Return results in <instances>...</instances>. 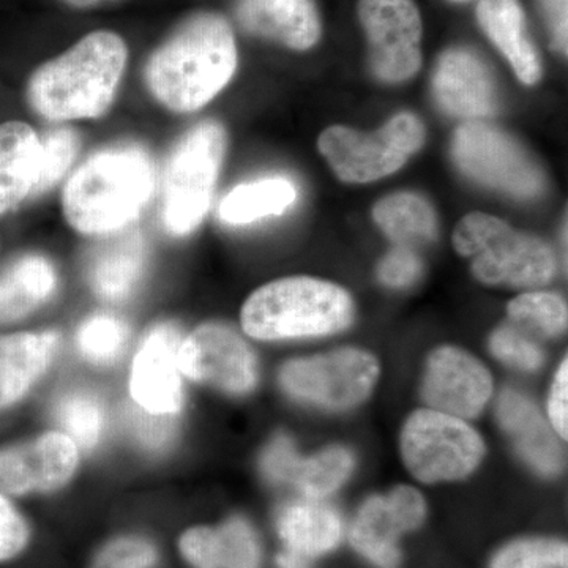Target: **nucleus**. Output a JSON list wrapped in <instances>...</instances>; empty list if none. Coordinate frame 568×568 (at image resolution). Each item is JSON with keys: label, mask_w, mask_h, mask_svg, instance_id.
Instances as JSON below:
<instances>
[{"label": "nucleus", "mask_w": 568, "mask_h": 568, "mask_svg": "<svg viewBox=\"0 0 568 568\" xmlns=\"http://www.w3.org/2000/svg\"><path fill=\"white\" fill-rule=\"evenodd\" d=\"M235 69L237 44L230 22L203 11L183 21L152 52L144 81L162 106L186 114L211 103L233 80Z\"/></svg>", "instance_id": "1"}, {"label": "nucleus", "mask_w": 568, "mask_h": 568, "mask_svg": "<svg viewBox=\"0 0 568 568\" xmlns=\"http://www.w3.org/2000/svg\"><path fill=\"white\" fill-rule=\"evenodd\" d=\"M129 50L121 36L89 33L69 51L39 67L29 80L32 110L52 122L102 118L114 102Z\"/></svg>", "instance_id": "2"}, {"label": "nucleus", "mask_w": 568, "mask_h": 568, "mask_svg": "<svg viewBox=\"0 0 568 568\" xmlns=\"http://www.w3.org/2000/svg\"><path fill=\"white\" fill-rule=\"evenodd\" d=\"M155 168L138 144L93 153L70 175L62 193L63 215L78 233L106 235L125 230L151 201Z\"/></svg>", "instance_id": "3"}, {"label": "nucleus", "mask_w": 568, "mask_h": 568, "mask_svg": "<svg viewBox=\"0 0 568 568\" xmlns=\"http://www.w3.org/2000/svg\"><path fill=\"white\" fill-rule=\"evenodd\" d=\"M354 304L343 287L310 276L276 280L254 291L242 308V327L256 339L336 334L349 327Z\"/></svg>", "instance_id": "4"}, {"label": "nucleus", "mask_w": 568, "mask_h": 568, "mask_svg": "<svg viewBox=\"0 0 568 568\" xmlns=\"http://www.w3.org/2000/svg\"><path fill=\"white\" fill-rule=\"evenodd\" d=\"M226 132L203 121L179 138L164 164L162 223L175 237L192 234L211 207L213 190L226 153Z\"/></svg>", "instance_id": "5"}, {"label": "nucleus", "mask_w": 568, "mask_h": 568, "mask_svg": "<svg viewBox=\"0 0 568 568\" xmlns=\"http://www.w3.org/2000/svg\"><path fill=\"white\" fill-rule=\"evenodd\" d=\"M454 246L473 260V274L485 284L538 287L556 272L555 254L541 239L518 233L488 213L462 219L454 231Z\"/></svg>", "instance_id": "6"}, {"label": "nucleus", "mask_w": 568, "mask_h": 568, "mask_svg": "<svg viewBox=\"0 0 568 568\" xmlns=\"http://www.w3.org/2000/svg\"><path fill=\"white\" fill-rule=\"evenodd\" d=\"M424 142V123L402 112L375 133L331 126L320 136V152L343 182L368 183L396 173Z\"/></svg>", "instance_id": "7"}, {"label": "nucleus", "mask_w": 568, "mask_h": 568, "mask_svg": "<svg viewBox=\"0 0 568 568\" xmlns=\"http://www.w3.org/2000/svg\"><path fill=\"white\" fill-rule=\"evenodd\" d=\"M402 454L414 477L440 484L469 476L484 459L485 444L463 418L420 409L403 428Z\"/></svg>", "instance_id": "8"}, {"label": "nucleus", "mask_w": 568, "mask_h": 568, "mask_svg": "<svg viewBox=\"0 0 568 568\" xmlns=\"http://www.w3.org/2000/svg\"><path fill=\"white\" fill-rule=\"evenodd\" d=\"M379 365L372 354L339 349L287 362L280 372L282 387L294 398L325 409H349L372 394Z\"/></svg>", "instance_id": "9"}, {"label": "nucleus", "mask_w": 568, "mask_h": 568, "mask_svg": "<svg viewBox=\"0 0 568 568\" xmlns=\"http://www.w3.org/2000/svg\"><path fill=\"white\" fill-rule=\"evenodd\" d=\"M454 159L474 181L518 197L544 190V174L525 149L503 130L470 121L454 136Z\"/></svg>", "instance_id": "10"}, {"label": "nucleus", "mask_w": 568, "mask_h": 568, "mask_svg": "<svg viewBox=\"0 0 568 568\" xmlns=\"http://www.w3.org/2000/svg\"><path fill=\"white\" fill-rule=\"evenodd\" d=\"M369 67L381 81L410 80L422 65L420 10L414 0H358Z\"/></svg>", "instance_id": "11"}, {"label": "nucleus", "mask_w": 568, "mask_h": 568, "mask_svg": "<svg viewBox=\"0 0 568 568\" xmlns=\"http://www.w3.org/2000/svg\"><path fill=\"white\" fill-rule=\"evenodd\" d=\"M179 365L183 375L227 394H246L257 381L252 347L223 324L201 325L183 338Z\"/></svg>", "instance_id": "12"}, {"label": "nucleus", "mask_w": 568, "mask_h": 568, "mask_svg": "<svg viewBox=\"0 0 568 568\" xmlns=\"http://www.w3.org/2000/svg\"><path fill=\"white\" fill-rule=\"evenodd\" d=\"M77 444L63 433H47L0 450V495L51 493L77 473Z\"/></svg>", "instance_id": "13"}, {"label": "nucleus", "mask_w": 568, "mask_h": 568, "mask_svg": "<svg viewBox=\"0 0 568 568\" xmlns=\"http://www.w3.org/2000/svg\"><path fill=\"white\" fill-rule=\"evenodd\" d=\"M425 511L424 497L410 487L392 489L387 496L369 497L355 518L351 544L376 567L396 568L399 536L418 528Z\"/></svg>", "instance_id": "14"}, {"label": "nucleus", "mask_w": 568, "mask_h": 568, "mask_svg": "<svg viewBox=\"0 0 568 568\" xmlns=\"http://www.w3.org/2000/svg\"><path fill=\"white\" fill-rule=\"evenodd\" d=\"M181 331L173 323L153 325L142 339L133 361L130 392L145 413L174 416L181 410Z\"/></svg>", "instance_id": "15"}, {"label": "nucleus", "mask_w": 568, "mask_h": 568, "mask_svg": "<svg viewBox=\"0 0 568 568\" xmlns=\"http://www.w3.org/2000/svg\"><path fill=\"white\" fill-rule=\"evenodd\" d=\"M491 394V375L473 355L457 347H440L429 355L422 396L432 409L473 418L480 414Z\"/></svg>", "instance_id": "16"}, {"label": "nucleus", "mask_w": 568, "mask_h": 568, "mask_svg": "<svg viewBox=\"0 0 568 568\" xmlns=\"http://www.w3.org/2000/svg\"><path fill=\"white\" fill-rule=\"evenodd\" d=\"M261 469L272 484L293 485L310 499H323L345 484L354 458L343 447H328L302 458L290 437L278 436L265 448Z\"/></svg>", "instance_id": "17"}, {"label": "nucleus", "mask_w": 568, "mask_h": 568, "mask_svg": "<svg viewBox=\"0 0 568 568\" xmlns=\"http://www.w3.org/2000/svg\"><path fill=\"white\" fill-rule=\"evenodd\" d=\"M433 88L439 106L457 118L476 121L496 111L497 95L491 71L476 52L465 48H454L440 55Z\"/></svg>", "instance_id": "18"}, {"label": "nucleus", "mask_w": 568, "mask_h": 568, "mask_svg": "<svg viewBox=\"0 0 568 568\" xmlns=\"http://www.w3.org/2000/svg\"><path fill=\"white\" fill-rule=\"evenodd\" d=\"M235 17L253 36L306 51L321 39V18L312 0H239Z\"/></svg>", "instance_id": "19"}, {"label": "nucleus", "mask_w": 568, "mask_h": 568, "mask_svg": "<svg viewBox=\"0 0 568 568\" xmlns=\"http://www.w3.org/2000/svg\"><path fill=\"white\" fill-rule=\"evenodd\" d=\"M183 558L194 568H260L261 548L252 526L242 518L219 528L197 526L179 540Z\"/></svg>", "instance_id": "20"}, {"label": "nucleus", "mask_w": 568, "mask_h": 568, "mask_svg": "<svg viewBox=\"0 0 568 568\" xmlns=\"http://www.w3.org/2000/svg\"><path fill=\"white\" fill-rule=\"evenodd\" d=\"M93 250L88 274L92 290L108 302H122L144 274L148 246L138 230L118 231Z\"/></svg>", "instance_id": "21"}, {"label": "nucleus", "mask_w": 568, "mask_h": 568, "mask_svg": "<svg viewBox=\"0 0 568 568\" xmlns=\"http://www.w3.org/2000/svg\"><path fill=\"white\" fill-rule=\"evenodd\" d=\"M496 413L504 432L534 469L545 476L559 473L562 457L558 440L528 396L517 390L504 392Z\"/></svg>", "instance_id": "22"}, {"label": "nucleus", "mask_w": 568, "mask_h": 568, "mask_svg": "<svg viewBox=\"0 0 568 568\" xmlns=\"http://www.w3.org/2000/svg\"><path fill=\"white\" fill-rule=\"evenodd\" d=\"M477 20L497 50L506 55L519 81L534 85L541 67L536 48L526 36V20L518 0H480Z\"/></svg>", "instance_id": "23"}, {"label": "nucleus", "mask_w": 568, "mask_h": 568, "mask_svg": "<svg viewBox=\"0 0 568 568\" xmlns=\"http://www.w3.org/2000/svg\"><path fill=\"white\" fill-rule=\"evenodd\" d=\"M54 332L0 336V409L20 402L50 365Z\"/></svg>", "instance_id": "24"}, {"label": "nucleus", "mask_w": 568, "mask_h": 568, "mask_svg": "<svg viewBox=\"0 0 568 568\" xmlns=\"http://www.w3.org/2000/svg\"><path fill=\"white\" fill-rule=\"evenodd\" d=\"M40 164V138L24 122L0 125V215L32 196Z\"/></svg>", "instance_id": "25"}, {"label": "nucleus", "mask_w": 568, "mask_h": 568, "mask_svg": "<svg viewBox=\"0 0 568 568\" xmlns=\"http://www.w3.org/2000/svg\"><path fill=\"white\" fill-rule=\"evenodd\" d=\"M276 529L286 549L310 560L331 551L342 540V518L320 499L294 500L280 510Z\"/></svg>", "instance_id": "26"}, {"label": "nucleus", "mask_w": 568, "mask_h": 568, "mask_svg": "<svg viewBox=\"0 0 568 568\" xmlns=\"http://www.w3.org/2000/svg\"><path fill=\"white\" fill-rule=\"evenodd\" d=\"M58 274L41 254H26L0 274V324L14 323L54 293Z\"/></svg>", "instance_id": "27"}, {"label": "nucleus", "mask_w": 568, "mask_h": 568, "mask_svg": "<svg viewBox=\"0 0 568 568\" xmlns=\"http://www.w3.org/2000/svg\"><path fill=\"white\" fill-rule=\"evenodd\" d=\"M297 190L287 179L274 178L242 183L223 197L219 216L226 224H250L280 215L294 204Z\"/></svg>", "instance_id": "28"}, {"label": "nucleus", "mask_w": 568, "mask_h": 568, "mask_svg": "<svg viewBox=\"0 0 568 568\" xmlns=\"http://www.w3.org/2000/svg\"><path fill=\"white\" fill-rule=\"evenodd\" d=\"M373 219L399 246L424 244L436 235V213L416 193H395L384 197L373 209Z\"/></svg>", "instance_id": "29"}, {"label": "nucleus", "mask_w": 568, "mask_h": 568, "mask_svg": "<svg viewBox=\"0 0 568 568\" xmlns=\"http://www.w3.org/2000/svg\"><path fill=\"white\" fill-rule=\"evenodd\" d=\"M508 316L526 334L558 336L567 328V304L551 293H526L508 304Z\"/></svg>", "instance_id": "30"}, {"label": "nucleus", "mask_w": 568, "mask_h": 568, "mask_svg": "<svg viewBox=\"0 0 568 568\" xmlns=\"http://www.w3.org/2000/svg\"><path fill=\"white\" fill-rule=\"evenodd\" d=\"M80 136L69 126H58L40 140V164L32 196L50 192L65 178L80 152Z\"/></svg>", "instance_id": "31"}, {"label": "nucleus", "mask_w": 568, "mask_h": 568, "mask_svg": "<svg viewBox=\"0 0 568 568\" xmlns=\"http://www.w3.org/2000/svg\"><path fill=\"white\" fill-rule=\"evenodd\" d=\"M67 436L81 447L92 448L103 433L104 414L100 403L89 394L63 396L55 409Z\"/></svg>", "instance_id": "32"}, {"label": "nucleus", "mask_w": 568, "mask_h": 568, "mask_svg": "<svg viewBox=\"0 0 568 568\" xmlns=\"http://www.w3.org/2000/svg\"><path fill=\"white\" fill-rule=\"evenodd\" d=\"M126 339V327L111 315H95L82 323L77 342L81 354L97 364H110L121 354Z\"/></svg>", "instance_id": "33"}, {"label": "nucleus", "mask_w": 568, "mask_h": 568, "mask_svg": "<svg viewBox=\"0 0 568 568\" xmlns=\"http://www.w3.org/2000/svg\"><path fill=\"white\" fill-rule=\"evenodd\" d=\"M491 568H568V548L548 538L514 541L497 552Z\"/></svg>", "instance_id": "34"}, {"label": "nucleus", "mask_w": 568, "mask_h": 568, "mask_svg": "<svg viewBox=\"0 0 568 568\" xmlns=\"http://www.w3.org/2000/svg\"><path fill=\"white\" fill-rule=\"evenodd\" d=\"M159 552L151 541L136 536L118 537L93 558L91 568H153Z\"/></svg>", "instance_id": "35"}, {"label": "nucleus", "mask_w": 568, "mask_h": 568, "mask_svg": "<svg viewBox=\"0 0 568 568\" xmlns=\"http://www.w3.org/2000/svg\"><path fill=\"white\" fill-rule=\"evenodd\" d=\"M489 347L497 358L523 372H534L544 364L540 347L526 332L515 325H506L496 331L489 339Z\"/></svg>", "instance_id": "36"}, {"label": "nucleus", "mask_w": 568, "mask_h": 568, "mask_svg": "<svg viewBox=\"0 0 568 568\" xmlns=\"http://www.w3.org/2000/svg\"><path fill=\"white\" fill-rule=\"evenodd\" d=\"M31 530L20 511L0 495V562L17 558L28 547Z\"/></svg>", "instance_id": "37"}, {"label": "nucleus", "mask_w": 568, "mask_h": 568, "mask_svg": "<svg viewBox=\"0 0 568 568\" xmlns=\"http://www.w3.org/2000/svg\"><path fill=\"white\" fill-rule=\"evenodd\" d=\"M422 274V263L416 253L406 246H398L381 261L377 275L390 287H405L416 282Z\"/></svg>", "instance_id": "38"}, {"label": "nucleus", "mask_w": 568, "mask_h": 568, "mask_svg": "<svg viewBox=\"0 0 568 568\" xmlns=\"http://www.w3.org/2000/svg\"><path fill=\"white\" fill-rule=\"evenodd\" d=\"M567 396H568V366L567 358L560 364L556 373L555 383H552L551 395H549L548 414L556 433L562 439H567L568 416H567Z\"/></svg>", "instance_id": "39"}, {"label": "nucleus", "mask_w": 568, "mask_h": 568, "mask_svg": "<svg viewBox=\"0 0 568 568\" xmlns=\"http://www.w3.org/2000/svg\"><path fill=\"white\" fill-rule=\"evenodd\" d=\"M136 435L140 437L145 447L159 450L170 443L171 437L174 435V424L171 422V416H141L138 414L136 422H134Z\"/></svg>", "instance_id": "40"}, {"label": "nucleus", "mask_w": 568, "mask_h": 568, "mask_svg": "<svg viewBox=\"0 0 568 568\" xmlns=\"http://www.w3.org/2000/svg\"><path fill=\"white\" fill-rule=\"evenodd\" d=\"M551 29L552 43L560 54L567 55L568 0H538Z\"/></svg>", "instance_id": "41"}, {"label": "nucleus", "mask_w": 568, "mask_h": 568, "mask_svg": "<svg viewBox=\"0 0 568 568\" xmlns=\"http://www.w3.org/2000/svg\"><path fill=\"white\" fill-rule=\"evenodd\" d=\"M276 564H278L280 568H310L312 560L305 558V556L297 555V552L290 551V549H284V551L280 552L278 558H276Z\"/></svg>", "instance_id": "42"}, {"label": "nucleus", "mask_w": 568, "mask_h": 568, "mask_svg": "<svg viewBox=\"0 0 568 568\" xmlns=\"http://www.w3.org/2000/svg\"><path fill=\"white\" fill-rule=\"evenodd\" d=\"M71 7L77 9H89V7L99 6V3L106 2V0H63Z\"/></svg>", "instance_id": "43"}, {"label": "nucleus", "mask_w": 568, "mask_h": 568, "mask_svg": "<svg viewBox=\"0 0 568 568\" xmlns=\"http://www.w3.org/2000/svg\"><path fill=\"white\" fill-rule=\"evenodd\" d=\"M454 2H466V0H454Z\"/></svg>", "instance_id": "44"}]
</instances>
